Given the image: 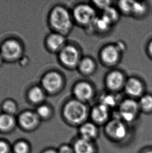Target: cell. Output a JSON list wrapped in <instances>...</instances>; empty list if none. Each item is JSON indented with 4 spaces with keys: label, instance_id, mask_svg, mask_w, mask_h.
<instances>
[{
    "label": "cell",
    "instance_id": "obj_1",
    "mask_svg": "<svg viewBox=\"0 0 152 153\" xmlns=\"http://www.w3.org/2000/svg\"><path fill=\"white\" fill-rule=\"evenodd\" d=\"M64 118L71 124L81 125L88 115L86 105L78 100H72L65 104L63 109Z\"/></svg>",
    "mask_w": 152,
    "mask_h": 153
},
{
    "label": "cell",
    "instance_id": "obj_2",
    "mask_svg": "<svg viewBox=\"0 0 152 153\" xmlns=\"http://www.w3.org/2000/svg\"><path fill=\"white\" fill-rule=\"evenodd\" d=\"M49 23L52 27L58 33L64 35L68 33L72 26L70 13L62 6H56L49 15Z\"/></svg>",
    "mask_w": 152,
    "mask_h": 153
},
{
    "label": "cell",
    "instance_id": "obj_3",
    "mask_svg": "<svg viewBox=\"0 0 152 153\" xmlns=\"http://www.w3.org/2000/svg\"><path fill=\"white\" fill-rule=\"evenodd\" d=\"M106 134L116 141H123L127 137L129 130L125 122L119 118H114L107 122L105 128Z\"/></svg>",
    "mask_w": 152,
    "mask_h": 153
},
{
    "label": "cell",
    "instance_id": "obj_4",
    "mask_svg": "<svg viewBox=\"0 0 152 153\" xmlns=\"http://www.w3.org/2000/svg\"><path fill=\"white\" fill-rule=\"evenodd\" d=\"M73 16L80 25L88 26H90L97 17L96 12L93 7L86 4L76 6L73 10Z\"/></svg>",
    "mask_w": 152,
    "mask_h": 153
},
{
    "label": "cell",
    "instance_id": "obj_5",
    "mask_svg": "<svg viewBox=\"0 0 152 153\" xmlns=\"http://www.w3.org/2000/svg\"><path fill=\"white\" fill-rule=\"evenodd\" d=\"M140 109L139 103L131 99L123 100L119 105L118 117L126 123H131L136 120Z\"/></svg>",
    "mask_w": 152,
    "mask_h": 153
},
{
    "label": "cell",
    "instance_id": "obj_6",
    "mask_svg": "<svg viewBox=\"0 0 152 153\" xmlns=\"http://www.w3.org/2000/svg\"><path fill=\"white\" fill-rule=\"evenodd\" d=\"M0 53L3 59L8 61H14L21 58L23 49L21 44L16 40L8 39L2 44Z\"/></svg>",
    "mask_w": 152,
    "mask_h": 153
},
{
    "label": "cell",
    "instance_id": "obj_7",
    "mask_svg": "<svg viewBox=\"0 0 152 153\" xmlns=\"http://www.w3.org/2000/svg\"><path fill=\"white\" fill-rule=\"evenodd\" d=\"M63 83L62 76L60 73L55 71L47 73L42 79L43 89L49 93H54L59 91Z\"/></svg>",
    "mask_w": 152,
    "mask_h": 153
},
{
    "label": "cell",
    "instance_id": "obj_8",
    "mask_svg": "<svg viewBox=\"0 0 152 153\" xmlns=\"http://www.w3.org/2000/svg\"><path fill=\"white\" fill-rule=\"evenodd\" d=\"M59 58L61 63L69 68L78 65L80 61L78 50L74 46L71 45L65 46L60 51Z\"/></svg>",
    "mask_w": 152,
    "mask_h": 153
},
{
    "label": "cell",
    "instance_id": "obj_9",
    "mask_svg": "<svg viewBox=\"0 0 152 153\" xmlns=\"http://www.w3.org/2000/svg\"><path fill=\"white\" fill-rule=\"evenodd\" d=\"M39 119L36 113L31 111H26L22 112L19 117V124L23 129L31 131L38 126Z\"/></svg>",
    "mask_w": 152,
    "mask_h": 153
},
{
    "label": "cell",
    "instance_id": "obj_10",
    "mask_svg": "<svg viewBox=\"0 0 152 153\" xmlns=\"http://www.w3.org/2000/svg\"><path fill=\"white\" fill-rule=\"evenodd\" d=\"M74 94L77 100L80 102H86L92 97L93 89L89 83L81 82L75 85Z\"/></svg>",
    "mask_w": 152,
    "mask_h": 153
},
{
    "label": "cell",
    "instance_id": "obj_11",
    "mask_svg": "<svg viewBox=\"0 0 152 153\" xmlns=\"http://www.w3.org/2000/svg\"><path fill=\"white\" fill-rule=\"evenodd\" d=\"M80 137L93 142L99 135V129L94 123L85 122L79 128Z\"/></svg>",
    "mask_w": 152,
    "mask_h": 153
},
{
    "label": "cell",
    "instance_id": "obj_12",
    "mask_svg": "<svg viewBox=\"0 0 152 153\" xmlns=\"http://www.w3.org/2000/svg\"><path fill=\"white\" fill-rule=\"evenodd\" d=\"M109 109L102 104L95 106L91 112V117L94 123L101 124L107 122L109 117Z\"/></svg>",
    "mask_w": 152,
    "mask_h": 153
},
{
    "label": "cell",
    "instance_id": "obj_13",
    "mask_svg": "<svg viewBox=\"0 0 152 153\" xmlns=\"http://www.w3.org/2000/svg\"><path fill=\"white\" fill-rule=\"evenodd\" d=\"M125 83V78L122 73L118 71H114L107 75L106 84L107 87L113 91L120 88Z\"/></svg>",
    "mask_w": 152,
    "mask_h": 153
},
{
    "label": "cell",
    "instance_id": "obj_14",
    "mask_svg": "<svg viewBox=\"0 0 152 153\" xmlns=\"http://www.w3.org/2000/svg\"><path fill=\"white\" fill-rule=\"evenodd\" d=\"M120 53L116 45H108L103 48L101 52V58L103 62L107 64H114L119 60Z\"/></svg>",
    "mask_w": 152,
    "mask_h": 153
},
{
    "label": "cell",
    "instance_id": "obj_15",
    "mask_svg": "<svg viewBox=\"0 0 152 153\" xmlns=\"http://www.w3.org/2000/svg\"><path fill=\"white\" fill-rule=\"evenodd\" d=\"M126 93L133 97H138L141 95L143 91L142 83L138 79L134 77L130 78L125 84Z\"/></svg>",
    "mask_w": 152,
    "mask_h": 153
},
{
    "label": "cell",
    "instance_id": "obj_16",
    "mask_svg": "<svg viewBox=\"0 0 152 153\" xmlns=\"http://www.w3.org/2000/svg\"><path fill=\"white\" fill-rule=\"evenodd\" d=\"M46 43L50 50L60 51L65 46V38L63 35L58 33H52L47 38Z\"/></svg>",
    "mask_w": 152,
    "mask_h": 153
},
{
    "label": "cell",
    "instance_id": "obj_17",
    "mask_svg": "<svg viewBox=\"0 0 152 153\" xmlns=\"http://www.w3.org/2000/svg\"><path fill=\"white\" fill-rule=\"evenodd\" d=\"M72 147L75 153H95L96 152L93 142L81 137L75 141Z\"/></svg>",
    "mask_w": 152,
    "mask_h": 153
},
{
    "label": "cell",
    "instance_id": "obj_18",
    "mask_svg": "<svg viewBox=\"0 0 152 153\" xmlns=\"http://www.w3.org/2000/svg\"><path fill=\"white\" fill-rule=\"evenodd\" d=\"M16 120L14 116L3 113L0 114V131L8 132L14 128Z\"/></svg>",
    "mask_w": 152,
    "mask_h": 153
},
{
    "label": "cell",
    "instance_id": "obj_19",
    "mask_svg": "<svg viewBox=\"0 0 152 153\" xmlns=\"http://www.w3.org/2000/svg\"><path fill=\"white\" fill-rule=\"evenodd\" d=\"M44 97V90L39 86L32 87L28 93L29 100L33 103H40L43 101Z\"/></svg>",
    "mask_w": 152,
    "mask_h": 153
},
{
    "label": "cell",
    "instance_id": "obj_20",
    "mask_svg": "<svg viewBox=\"0 0 152 153\" xmlns=\"http://www.w3.org/2000/svg\"><path fill=\"white\" fill-rule=\"evenodd\" d=\"M79 68L82 72L89 74L92 72L95 68V64L94 61L89 58H84L80 60L78 64Z\"/></svg>",
    "mask_w": 152,
    "mask_h": 153
},
{
    "label": "cell",
    "instance_id": "obj_21",
    "mask_svg": "<svg viewBox=\"0 0 152 153\" xmlns=\"http://www.w3.org/2000/svg\"><path fill=\"white\" fill-rule=\"evenodd\" d=\"M111 25L104 17L102 16L101 17H97L95 19L94 22L90 26L95 27L99 31H105L108 30Z\"/></svg>",
    "mask_w": 152,
    "mask_h": 153
},
{
    "label": "cell",
    "instance_id": "obj_22",
    "mask_svg": "<svg viewBox=\"0 0 152 153\" xmlns=\"http://www.w3.org/2000/svg\"><path fill=\"white\" fill-rule=\"evenodd\" d=\"M109 23L113 25L116 23L119 19V13L116 8L111 6L108 8L103 10V14L102 15Z\"/></svg>",
    "mask_w": 152,
    "mask_h": 153
},
{
    "label": "cell",
    "instance_id": "obj_23",
    "mask_svg": "<svg viewBox=\"0 0 152 153\" xmlns=\"http://www.w3.org/2000/svg\"><path fill=\"white\" fill-rule=\"evenodd\" d=\"M147 5L144 2L133 1L132 13L136 16H142L147 11Z\"/></svg>",
    "mask_w": 152,
    "mask_h": 153
},
{
    "label": "cell",
    "instance_id": "obj_24",
    "mask_svg": "<svg viewBox=\"0 0 152 153\" xmlns=\"http://www.w3.org/2000/svg\"><path fill=\"white\" fill-rule=\"evenodd\" d=\"M2 109L4 113L13 116L17 110V105L13 100H6L2 104Z\"/></svg>",
    "mask_w": 152,
    "mask_h": 153
},
{
    "label": "cell",
    "instance_id": "obj_25",
    "mask_svg": "<svg viewBox=\"0 0 152 153\" xmlns=\"http://www.w3.org/2000/svg\"><path fill=\"white\" fill-rule=\"evenodd\" d=\"M13 151L14 153H29L30 147L27 142L21 140L15 143Z\"/></svg>",
    "mask_w": 152,
    "mask_h": 153
},
{
    "label": "cell",
    "instance_id": "obj_26",
    "mask_svg": "<svg viewBox=\"0 0 152 153\" xmlns=\"http://www.w3.org/2000/svg\"><path fill=\"white\" fill-rule=\"evenodd\" d=\"M140 108L145 111H150L152 110V96L145 95L141 98L139 101Z\"/></svg>",
    "mask_w": 152,
    "mask_h": 153
},
{
    "label": "cell",
    "instance_id": "obj_27",
    "mask_svg": "<svg viewBox=\"0 0 152 153\" xmlns=\"http://www.w3.org/2000/svg\"><path fill=\"white\" fill-rule=\"evenodd\" d=\"M117 102V98L112 94H105L104 95L102 96L101 97V104L105 105L109 109L115 107Z\"/></svg>",
    "mask_w": 152,
    "mask_h": 153
},
{
    "label": "cell",
    "instance_id": "obj_28",
    "mask_svg": "<svg viewBox=\"0 0 152 153\" xmlns=\"http://www.w3.org/2000/svg\"><path fill=\"white\" fill-rule=\"evenodd\" d=\"M36 114L39 118L46 119L51 116V109L48 105L44 104L41 105L38 107Z\"/></svg>",
    "mask_w": 152,
    "mask_h": 153
},
{
    "label": "cell",
    "instance_id": "obj_29",
    "mask_svg": "<svg viewBox=\"0 0 152 153\" xmlns=\"http://www.w3.org/2000/svg\"><path fill=\"white\" fill-rule=\"evenodd\" d=\"M133 1H121L118 2L119 10L125 14H131Z\"/></svg>",
    "mask_w": 152,
    "mask_h": 153
},
{
    "label": "cell",
    "instance_id": "obj_30",
    "mask_svg": "<svg viewBox=\"0 0 152 153\" xmlns=\"http://www.w3.org/2000/svg\"><path fill=\"white\" fill-rule=\"evenodd\" d=\"M93 3H94L95 5L97 6V7L104 10L111 6V1H93Z\"/></svg>",
    "mask_w": 152,
    "mask_h": 153
},
{
    "label": "cell",
    "instance_id": "obj_31",
    "mask_svg": "<svg viewBox=\"0 0 152 153\" xmlns=\"http://www.w3.org/2000/svg\"><path fill=\"white\" fill-rule=\"evenodd\" d=\"M58 151V153H75L72 146L68 144L61 145Z\"/></svg>",
    "mask_w": 152,
    "mask_h": 153
},
{
    "label": "cell",
    "instance_id": "obj_32",
    "mask_svg": "<svg viewBox=\"0 0 152 153\" xmlns=\"http://www.w3.org/2000/svg\"><path fill=\"white\" fill-rule=\"evenodd\" d=\"M10 147L7 142L3 140H0V153H9Z\"/></svg>",
    "mask_w": 152,
    "mask_h": 153
},
{
    "label": "cell",
    "instance_id": "obj_33",
    "mask_svg": "<svg viewBox=\"0 0 152 153\" xmlns=\"http://www.w3.org/2000/svg\"><path fill=\"white\" fill-rule=\"evenodd\" d=\"M116 46H117V48L119 49L120 52H122L123 50H125V46L123 45V43L120 42H118Z\"/></svg>",
    "mask_w": 152,
    "mask_h": 153
},
{
    "label": "cell",
    "instance_id": "obj_34",
    "mask_svg": "<svg viewBox=\"0 0 152 153\" xmlns=\"http://www.w3.org/2000/svg\"><path fill=\"white\" fill-rule=\"evenodd\" d=\"M42 153H58V151L51 149H46Z\"/></svg>",
    "mask_w": 152,
    "mask_h": 153
},
{
    "label": "cell",
    "instance_id": "obj_35",
    "mask_svg": "<svg viewBox=\"0 0 152 153\" xmlns=\"http://www.w3.org/2000/svg\"><path fill=\"white\" fill-rule=\"evenodd\" d=\"M148 51L152 56V41H151L150 43L149 44V45H148Z\"/></svg>",
    "mask_w": 152,
    "mask_h": 153
},
{
    "label": "cell",
    "instance_id": "obj_36",
    "mask_svg": "<svg viewBox=\"0 0 152 153\" xmlns=\"http://www.w3.org/2000/svg\"><path fill=\"white\" fill-rule=\"evenodd\" d=\"M143 153H152V149H148L146 151L144 152Z\"/></svg>",
    "mask_w": 152,
    "mask_h": 153
},
{
    "label": "cell",
    "instance_id": "obj_37",
    "mask_svg": "<svg viewBox=\"0 0 152 153\" xmlns=\"http://www.w3.org/2000/svg\"><path fill=\"white\" fill-rule=\"evenodd\" d=\"M3 56H2V54H1V53H0V64L1 63V62H2V60H3Z\"/></svg>",
    "mask_w": 152,
    "mask_h": 153
}]
</instances>
